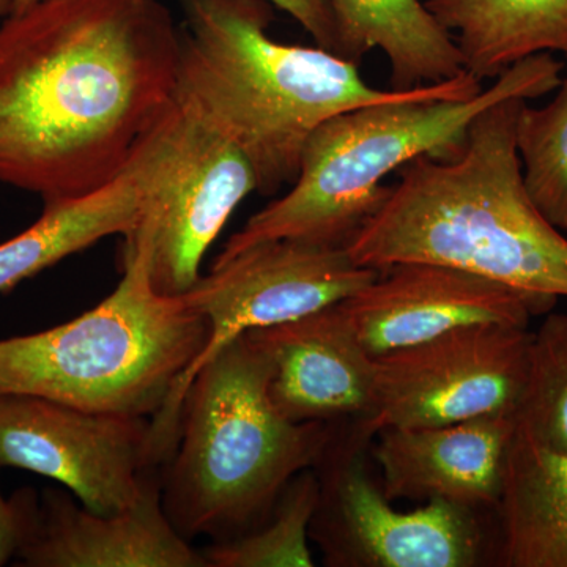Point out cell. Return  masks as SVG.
Here are the masks:
<instances>
[{"label":"cell","instance_id":"1","mask_svg":"<svg viewBox=\"0 0 567 567\" xmlns=\"http://www.w3.org/2000/svg\"><path fill=\"white\" fill-rule=\"evenodd\" d=\"M181 29L159 0H40L0 22V183L44 204L123 173L174 104Z\"/></svg>","mask_w":567,"mask_h":567},{"label":"cell","instance_id":"2","mask_svg":"<svg viewBox=\"0 0 567 567\" xmlns=\"http://www.w3.org/2000/svg\"><path fill=\"white\" fill-rule=\"evenodd\" d=\"M528 100L509 96L472 122L453 159L420 156L347 246L353 262L457 268L558 303L567 298V237L525 189L516 121Z\"/></svg>","mask_w":567,"mask_h":567},{"label":"cell","instance_id":"3","mask_svg":"<svg viewBox=\"0 0 567 567\" xmlns=\"http://www.w3.org/2000/svg\"><path fill=\"white\" fill-rule=\"evenodd\" d=\"M183 28L174 100L233 142L251 164L257 192L297 181L311 134L341 112L406 99L379 91L358 63L323 48L271 39L268 0H181Z\"/></svg>","mask_w":567,"mask_h":567},{"label":"cell","instance_id":"4","mask_svg":"<svg viewBox=\"0 0 567 567\" xmlns=\"http://www.w3.org/2000/svg\"><path fill=\"white\" fill-rule=\"evenodd\" d=\"M565 62L537 54L516 63L483 91L462 73L421 85L406 99L341 112L306 142L292 188L257 212L227 240V257L268 240L347 248L385 204L383 181L420 156L453 159L464 151L470 125L492 104L555 92Z\"/></svg>","mask_w":567,"mask_h":567},{"label":"cell","instance_id":"5","mask_svg":"<svg viewBox=\"0 0 567 567\" xmlns=\"http://www.w3.org/2000/svg\"><path fill=\"white\" fill-rule=\"evenodd\" d=\"M274 365L248 334L219 350L186 391L177 442L162 477L164 511L182 536H244L284 488L315 468L330 421H292L271 401Z\"/></svg>","mask_w":567,"mask_h":567},{"label":"cell","instance_id":"6","mask_svg":"<svg viewBox=\"0 0 567 567\" xmlns=\"http://www.w3.org/2000/svg\"><path fill=\"white\" fill-rule=\"evenodd\" d=\"M152 241L125 235L123 276L87 312L41 333L0 339V394L35 395L87 412L155 417L208 341L182 295L153 286Z\"/></svg>","mask_w":567,"mask_h":567},{"label":"cell","instance_id":"7","mask_svg":"<svg viewBox=\"0 0 567 567\" xmlns=\"http://www.w3.org/2000/svg\"><path fill=\"white\" fill-rule=\"evenodd\" d=\"M380 270L354 264L347 248L268 240L215 259L188 292L186 305L208 324L196 363L152 417L151 445L166 458L177 442L186 391L219 350L249 331L264 330L341 303L374 281Z\"/></svg>","mask_w":567,"mask_h":567},{"label":"cell","instance_id":"8","mask_svg":"<svg viewBox=\"0 0 567 567\" xmlns=\"http://www.w3.org/2000/svg\"><path fill=\"white\" fill-rule=\"evenodd\" d=\"M532 341L528 328L475 324L375 358L374 398L358 432L516 416Z\"/></svg>","mask_w":567,"mask_h":567},{"label":"cell","instance_id":"9","mask_svg":"<svg viewBox=\"0 0 567 567\" xmlns=\"http://www.w3.org/2000/svg\"><path fill=\"white\" fill-rule=\"evenodd\" d=\"M254 192L256 173L244 153L174 100L153 132L140 221L151 235V274L158 292L192 289L208 248Z\"/></svg>","mask_w":567,"mask_h":567},{"label":"cell","instance_id":"10","mask_svg":"<svg viewBox=\"0 0 567 567\" xmlns=\"http://www.w3.org/2000/svg\"><path fill=\"white\" fill-rule=\"evenodd\" d=\"M336 435L315 466L319 506L309 537L324 565L342 567H473L484 537L473 509L431 499L399 511L377 486L365 461Z\"/></svg>","mask_w":567,"mask_h":567},{"label":"cell","instance_id":"11","mask_svg":"<svg viewBox=\"0 0 567 567\" xmlns=\"http://www.w3.org/2000/svg\"><path fill=\"white\" fill-rule=\"evenodd\" d=\"M151 431L152 417L0 394V466L58 481L96 514L121 513L140 499L155 468Z\"/></svg>","mask_w":567,"mask_h":567},{"label":"cell","instance_id":"12","mask_svg":"<svg viewBox=\"0 0 567 567\" xmlns=\"http://www.w3.org/2000/svg\"><path fill=\"white\" fill-rule=\"evenodd\" d=\"M555 301L435 264H399L341 301L372 358L475 324L528 328Z\"/></svg>","mask_w":567,"mask_h":567},{"label":"cell","instance_id":"13","mask_svg":"<svg viewBox=\"0 0 567 567\" xmlns=\"http://www.w3.org/2000/svg\"><path fill=\"white\" fill-rule=\"evenodd\" d=\"M274 365L271 401L292 421L363 420L374 398L375 358L341 303L246 333Z\"/></svg>","mask_w":567,"mask_h":567},{"label":"cell","instance_id":"14","mask_svg":"<svg viewBox=\"0 0 567 567\" xmlns=\"http://www.w3.org/2000/svg\"><path fill=\"white\" fill-rule=\"evenodd\" d=\"M18 558L33 567H208L167 517L155 473L133 506L107 516L62 492H44Z\"/></svg>","mask_w":567,"mask_h":567},{"label":"cell","instance_id":"15","mask_svg":"<svg viewBox=\"0 0 567 567\" xmlns=\"http://www.w3.org/2000/svg\"><path fill=\"white\" fill-rule=\"evenodd\" d=\"M516 416L380 431L372 456L394 499H443L476 509L496 506Z\"/></svg>","mask_w":567,"mask_h":567},{"label":"cell","instance_id":"16","mask_svg":"<svg viewBox=\"0 0 567 567\" xmlns=\"http://www.w3.org/2000/svg\"><path fill=\"white\" fill-rule=\"evenodd\" d=\"M153 128L137 145L122 174L99 192L44 204L39 221L0 244V293L99 244L128 235L140 224L151 174Z\"/></svg>","mask_w":567,"mask_h":567},{"label":"cell","instance_id":"17","mask_svg":"<svg viewBox=\"0 0 567 567\" xmlns=\"http://www.w3.org/2000/svg\"><path fill=\"white\" fill-rule=\"evenodd\" d=\"M495 509L499 566L567 567V454L516 425Z\"/></svg>","mask_w":567,"mask_h":567},{"label":"cell","instance_id":"18","mask_svg":"<svg viewBox=\"0 0 567 567\" xmlns=\"http://www.w3.org/2000/svg\"><path fill=\"white\" fill-rule=\"evenodd\" d=\"M453 35L464 70L496 80L537 54H561L567 69V0H425Z\"/></svg>","mask_w":567,"mask_h":567},{"label":"cell","instance_id":"19","mask_svg":"<svg viewBox=\"0 0 567 567\" xmlns=\"http://www.w3.org/2000/svg\"><path fill=\"white\" fill-rule=\"evenodd\" d=\"M341 29L342 58L360 65L380 50L391 71V91L439 84L465 73L453 35L421 0H330Z\"/></svg>","mask_w":567,"mask_h":567},{"label":"cell","instance_id":"20","mask_svg":"<svg viewBox=\"0 0 567 567\" xmlns=\"http://www.w3.org/2000/svg\"><path fill=\"white\" fill-rule=\"evenodd\" d=\"M319 495L316 470H305L284 488L264 524L244 536L204 548L208 567L315 566L308 540Z\"/></svg>","mask_w":567,"mask_h":567},{"label":"cell","instance_id":"21","mask_svg":"<svg viewBox=\"0 0 567 567\" xmlns=\"http://www.w3.org/2000/svg\"><path fill=\"white\" fill-rule=\"evenodd\" d=\"M555 92L544 107L522 104L514 137L529 199L567 234V78Z\"/></svg>","mask_w":567,"mask_h":567},{"label":"cell","instance_id":"22","mask_svg":"<svg viewBox=\"0 0 567 567\" xmlns=\"http://www.w3.org/2000/svg\"><path fill=\"white\" fill-rule=\"evenodd\" d=\"M517 427L539 445L567 454V315L548 312L533 333Z\"/></svg>","mask_w":567,"mask_h":567},{"label":"cell","instance_id":"23","mask_svg":"<svg viewBox=\"0 0 567 567\" xmlns=\"http://www.w3.org/2000/svg\"><path fill=\"white\" fill-rule=\"evenodd\" d=\"M39 498L31 488H22L11 499L0 494V566L18 557L35 527Z\"/></svg>","mask_w":567,"mask_h":567},{"label":"cell","instance_id":"24","mask_svg":"<svg viewBox=\"0 0 567 567\" xmlns=\"http://www.w3.org/2000/svg\"><path fill=\"white\" fill-rule=\"evenodd\" d=\"M298 21L317 47L342 58L341 29L330 0H268Z\"/></svg>","mask_w":567,"mask_h":567},{"label":"cell","instance_id":"25","mask_svg":"<svg viewBox=\"0 0 567 567\" xmlns=\"http://www.w3.org/2000/svg\"><path fill=\"white\" fill-rule=\"evenodd\" d=\"M40 0H11L10 13H21V11L31 9Z\"/></svg>","mask_w":567,"mask_h":567},{"label":"cell","instance_id":"26","mask_svg":"<svg viewBox=\"0 0 567 567\" xmlns=\"http://www.w3.org/2000/svg\"><path fill=\"white\" fill-rule=\"evenodd\" d=\"M11 0H0V18L10 14Z\"/></svg>","mask_w":567,"mask_h":567}]
</instances>
